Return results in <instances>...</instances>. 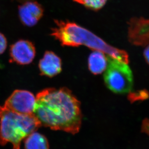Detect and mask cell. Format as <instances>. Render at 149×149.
Listing matches in <instances>:
<instances>
[{
    "label": "cell",
    "mask_w": 149,
    "mask_h": 149,
    "mask_svg": "<svg viewBox=\"0 0 149 149\" xmlns=\"http://www.w3.org/2000/svg\"><path fill=\"white\" fill-rule=\"evenodd\" d=\"M33 114L42 126L73 135L81 125L80 103L66 88H47L37 93Z\"/></svg>",
    "instance_id": "6da1fadb"
},
{
    "label": "cell",
    "mask_w": 149,
    "mask_h": 149,
    "mask_svg": "<svg viewBox=\"0 0 149 149\" xmlns=\"http://www.w3.org/2000/svg\"><path fill=\"white\" fill-rule=\"evenodd\" d=\"M56 26L52 29L51 36L58 40L62 46H85L94 50H98L125 63H129L126 52L111 46L103 39L74 22L55 20Z\"/></svg>",
    "instance_id": "7a4b0ae2"
},
{
    "label": "cell",
    "mask_w": 149,
    "mask_h": 149,
    "mask_svg": "<svg viewBox=\"0 0 149 149\" xmlns=\"http://www.w3.org/2000/svg\"><path fill=\"white\" fill-rule=\"evenodd\" d=\"M41 125L34 114H22L0 106V144L10 143L13 149H20L22 141Z\"/></svg>",
    "instance_id": "3957f363"
},
{
    "label": "cell",
    "mask_w": 149,
    "mask_h": 149,
    "mask_svg": "<svg viewBox=\"0 0 149 149\" xmlns=\"http://www.w3.org/2000/svg\"><path fill=\"white\" fill-rule=\"evenodd\" d=\"M107 58L108 65L104 76L107 87L117 94L130 92L133 87V76L127 63L110 56Z\"/></svg>",
    "instance_id": "277c9868"
},
{
    "label": "cell",
    "mask_w": 149,
    "mask_h": 149,
    "mask_svg": "<svg viewBox=\"0 0 149 149\" xmlns=\"http://www.w3.org/2000/svg\"><path fill=\"white\" fill-rule=\"evenodd\" d=\"M36 98L28 91L16 90L6 100L3 106L7 109L22 114H33Z\"/></svg>",
    "instance_id": "5b68a950"
},
{
    "label": "cell",
    "mask_w": 149,
    "mask_h": 149,
    "mask_svg": "<svg viewBox=\"0 0 149 149\" xmlns=\"http://www.w3.org/2000/svg\"><path fill=\"white\" fill-rule=\"evenodd\" d=\"M128 40L136 46L149 44V19L133 17L128 22Z\"/></svg>",
    "instance_id": "8992f818"
},
{
    "label": "cell",
    "mask_w": 149,
    "mask_h": 149,
    "mask_svg": "<svg viewBox=\"0 0 149 149\" xmlns=\"http://www.w3.org/2000/svg\"><path fill=\"white\" fill-rule=\"evenodd\" d=\"M36 54L34 45L28 40H19L10 47V60L18 65H29L33 61Z\"/></svg>",
    "instance_id": "52a82bcc"
},
{
    "label": "cell",
    "mask_w": 149,
    "mask_h": 149,
    "mask_svg": "<svg viewBox=\"0 0 149 149\" xmlns=\"http://www.w3.org/2000/svg\"><path fill=\"white\" fill-rule=\"evenodd\" d=\"M18 13L20 22L23 25L33 27L43 17L44 8L37 1H30L24 2L19 6Z\"/></svg>",
    "instance_id": "ba28073f"
},
{
    "label": "cell",
    "mask_w": 149,
    "mask_h": 149,
    "mask_svg": "<svg viewBox=\"0 0 149 149\" xmlns=\"http://www.w3.org/2000/svg\"><path fill=\"white\" fill-rule=\"evenodd\" d=\"M38 67L42 75L53 77L62 71V61L54 52L47 51L39 61Z\"/></svg>",
    "instance_id": "9c48e42d"
},
{
    "label": "cell",
    "mask_w": 149,
    "mask_h": 149,
    "mask_svg": "<svg viewBox=\"0 0 149 149\" xmlns=\"http://www.w3.org/2000/svg\"><path fill=\"white\" fill-rule=\"evenodd\" d=\"M88 64L89 70L92 74H101L106 69L108 58L103 52L94 50L89 56Z\"/></svg>",
    "instance_id": "30bf717a"
},
{
    "label": "cell",
    "mask_w": 149,
    "mask_h": 149,
    "mask_svg": "<svg viewBox=\"0 0 149 149\" xmlns=\"http://www.w3.org/2000/svg\"><path fill=\"white\" fill-rule=\"evenodd\" d=\"M25 149H49V142L44 135L38 132H33L24 141Z\"/></svg>",
    "instance_id": "8fae6325"
},
{
    "label": "cell",
    "mask_w": 149,
    "mask_h": 149,
    "mask_svg": "<svg viewBox=\"0 0 149 149\" xmlns=\"http://www.w3.org/2000/svg\"><path fill=\"white\" fill-rule=\"evenodd\" d=\"M74 2L82 4L87 8L98 11L104 7L108 0H73Z\"/></svg>",
    "instance_id": "7c38bea8"
},
{
    "label": "cell",
    "mask_w": 149,
    "mask_h": 149,
    "mask_svg": "<svg viewBox=\"0 0 149 149\" xmlns=\"http://www.w3.org/2000/svg\"><path fill=\"white\" fill-rule=\"evenodd\" d=\"M149 97V93L148 91L144 90L130 93L128 96V99L131 103H133L136 101L145 100Z\"/></svg>",
    "instance_id": "4fadbf2b"
},
{
    "label": "cell",
    "mask_w": 149,
    "mask_h": 149,
    "mask_svg": "<svg viewBox=\"0 0 149 149\" xmlns=\"http://www.w3.org/2000/svg\"><path fill=\"white\" fill-rule=\"evenodd\" d=\"M7 40L3 33H0V55L2 54L7 47Z\"/></svg>",
    "instance_id": "5bb4252c"
},
{
    "label": "cell",
    "mask_w": 149,
    "mask_h": 149,
    "mask_svg": "<svg viewBox=\"0 0 149 149\" xmlns=\"http://www.w3.org/2000/svg\"><path fill=\"white\" fill-rule=\"evenodd\" d=\"M141 131L149 136V119L148 118H145L142 121Z\"/></svg>",
    "instance_id": "9a60e30c"
},
{
    "label": "cell",
    "mask_w": 149,
    "mask_h": 149,
    "mask_svg": "<svg viewBox=\"0 0 149 149\" xmlns=\"http://www.w3.org/2000/svg\"><path fill=\"white\" fill-rule=\"evenodd\" d=\"M143 54L145 60L149 65V44L148 45V47L144 50Z\"/></svg>",
    "instance_id": "2e32d148"
},
{
    "label": "cell",
    "mask_w": 149,
    "mask_h": 149,
    "mask_svg": "<svg viewBox=\"0 0 149 149\" xmlns=\"http://www.w3.org/2000/svg\"><path fill=\"white\" fill-rule=\"evenodd\" d=\"M17 1L20 2V3H23L25 1H34V0H16Z\"/></svg>",
    "instance_id": "e0dca14e"
}]
</instances>
